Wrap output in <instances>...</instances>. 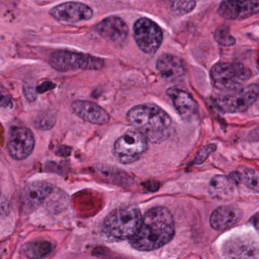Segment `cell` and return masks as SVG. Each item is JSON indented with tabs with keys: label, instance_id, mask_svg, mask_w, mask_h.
Masks as SVG:
<instances>
[{
	"label": "cell",
	"instance_id": "4316f807",
	"mask_svg": "<svg viewBox=\"0 0 259 259\" xmlns=\"http://www.w3.org/2000/svg\"><path fill=\"white\" fill-rule=\"evenodd\" d=\"M13 100L6 88L0 84V108L10 110L13 108Z\"/></svg>",
	"mask_w": 259,
	"mask_h": 259
},
{
	"label": "cell",
	"instance_id": "44dd1931",
	"mask_svg": "<svg viewBox=\"0 0 259 259\" xmlns=\"http://www.w3.org/2000/svg\"><path fill=\"white\" fill-rule=\"evenodd\" d=\"M233 181H240L251 190L259 193V171L246 169L242 171H236L231 175Z\"/></svg>",
	"mask_w": 259,
	"mask_h": 259
},
{
	"label": "cell",
	"instance_id": "d4e9b609",
	"mask_svg": "<svg viewBox=\"0 0 259 259\" xmlns=\"http://www.w3.org/2000/svg\"><path fill=\"white\" fill-rule=\"evenodd\" d=\"M172 10L178 15L190 13L196 6V0H169Z\"/></svg>",
	"mask_w": 259,
	"mask_h": 259
},
{
	"label": "cell",
	"instance_id": "9a60e30c",
	"mask_svg": "<svg viewBox=\"0 0 259 259\" xmlns=\"http://www.w3.org/2000/svg\"><path fill=\"white\" fill-rule=\"evenodd\" d=\"M167 94L171 99L175 109L183 119L190 121L197 115L199 111L197 102L189 93L178 88H170L167 90Z\"/></svg>",
	"mask_w": 259,
	"mask_h": 259
},
{
	"label": "cell",
	"instance_id": "83f0119b",
	"mask_svg": "<svg viewBox=\"0 0 259 259\" xmlns=\"http://www.w3.org/2000/svg\"><path fill=\"white\" fill-rule=\"evenodd\" d=\"M250 222L259 231V211L258 212L255 213V214L252 216V219H251Z\"/></svg>",
	"mask_w": 259,
	"mask_h": 259
},
{
	"label": "cell",
	"instance_id": "52a82bcc",
	"mask_svg": "<svg viewBox=\"0 0 259 259\" xmlns=\"http://www.w3.org/2000/svg\"><path fill=\"white\" fill-rule=\"evenodd\" d=\"M258 95L259 85L252 83L231 94L219 96L214 102L218 109L224 113H241L255 103Z\"/></svg>",
	"mask_w": 259,
	"mask_h": 259
},
{
	"label": "cell",
	"instance_id": "e0dca14e",
	"mask_svg": "<svg viewBox=\"0 0 259 259\" xmlns=\"http://www.w3.org/2000/svg\"><path fill=\"white\" fill-rule=\"evenodd\" d=\"M156 68L163 78L170 81L179 80L186 71L184 61L170 54L161 55L157 61Z\"/></svg>",
	"mask_w": 259,
	"mask_h": 259
},
{
	"label": "cell",
	"instance_id": "ba28073f",
	"mask_svg": "<svg viewBox=\"0 0 259 259\" xmlns=\"http://www.w3.org/2000/svg\"><path fill=\"white\" fill-rule=\"evenodd\" d=\"M226 259H259V239L251 234L229 237L222 247Z\"/></svg>",
	"mask_w": 259,
	"mask_h": 259
},
{
	"label": "cell",
	"instance_id": "603a6c76",
	"mask_svg": "<svg viewBox=\"0 0 259 259\" xmlns=\"http://www.w3.org/2000/svg\"><path fill=\"white\" fill-rule=\"evenodd\" d=\"M56 123V115L52 112H42L38 114L33 120V124L36 128L49 130Z\"/></svg>",
	"mask_w": 259,
	"mask_h": 259
},
{
	"label": "cell",
	"instance_id": "7402d4cb",
	"mask_svg": "<svg viewBox=\"0 0 259 259\" xmlns=\"http://www.w3.org/2000/svg\"><path fill=\"white\" fill-rule=\"evenodd\" d=\"M230 178L224 175L214 176L210 181L209 192L214 196H220L227 191L229 187Z\"/></svg>",
	"mask_w": 259,
	"mask_h": 259
},
{
	"label": "cell",
	"instance_id": "cb8c5ba5",
	"mask_svg": "<svg viewBox=\"0 0 259 259\" xmlns=\"http://www.w3.org/2000/svg\"><path fill=\"white\" fill-rule=\"evenodd\" d=\"M214 36L215 40L224 47H231L236 44L235 38L231 35L229 27L225 25L218 27Z\"/></svg>",
	"mask_w": 259,
	"mask_h": 259
},
{
	"label": "cell",
	"instance_id": "9c48e42d",
	"mask_svg": "<svg viewBox=\"0 0 259 259\" xmlns=\"http://www.w3.org/2000/svg\"><path fill=\"white\" fill-rule=\"evenodd\" d=\"M134 38L139 48L148 54L155 53L163 40L162 30L152 20L142 18L134 24Z\"/></svg>",
	"mask_w": 259,
	"mask_h": 259
},
{
	"label": "cell",
	"instance_id": "3957f363",
	"mask_svg": "<svg viewBox=\"0 0 259 259\" xmlns=\"http://www.w3.org/2000/svg\"><path fill=\"white\" fill-rule=\"evenodd\" d=\"M140 210L135 206H126L114 210L106 217L104 222L105 233L115 240H130L141 226Z\"/></svg>",
	"mask_w": 259,
	"mask_h": 259
},
{
	"label": "cell",
	"instance_id": "ac0fdd59",
	"mask_svg": "<svg viewBox=\"0 0 259 259\" xmlns=\"http://www.w3.org/2000/svg\"><path fill=\"white\" fill-rule=\"evenodd\" d=\"M241 218L240 208L233 205H223L213 211L210 217V225L214 229L222 231L238 223Z\"/></svg>",
	"mask_w": 259,
	"mask_h": 259
},
{
	"label": "cell",
	"instance_id": "5bb4252c",
	"mask_svg": "<svg viewBox=\"0 0 259 259\" xmlns=\"http://www.w3.org/2000/svg\"><path fill=\"white\" fill-rule=\"evenodd\" d=\"M71 107L77 116L91 124L102 125L107 124L110 120L109 113L101 106L92 102L77 100L72 103Z\"/></svg>",
	"mask_w": 259,
	"mask_h": 259
},
{
	"label": "cell",
	"instance_id": "6da1fadb",
	"mask_svg": "<svg viewBox=\"0 0 259 259\" xmlns=\"http://www.w3.org/2000/svg\"><path fill=\"white\" fill-rule=\"evenodd\" d=\"M175 233V221L170 211L165 207H155L144 214L140 229L130 239V243L137 250L148 252L168 243Z\"/></svg>",
	"mask_w": 259,
	"mask_h": 259
},
{
	"label": "cell",
	"instance_id": "7a4b0ae2",
	"mask_svg": "<svg viewBox=\"0 0 259 259\" xmlns=\"http://www.w3.org/2000/svg\"><path fill=\"white\" fill-rule=\"evenodd\" d=\"M129 124L151 140H160L168 134L172 121L162 109L152 104L139 105L127 112Z\"/></svg>",
	"mask_w": 259,
	"mask_h": 259
},
{
	"label": "cell",
	"instance_id": "ffe728a7",
	"mask_svg": "<svg viewBox=\"0 0 259 259\" xmlns=\"http://www.w3.org/2000/svg\"><path fill=\"white\" fill-rule=\"evenodd\" d=\"M96 171L101 175L106 180L112 183H115L117 184H131L133 181L132 178L125 173V171L120 170V169L115 168V167H110L109 165H99L96 166Z\"/></svg>",
	"mask_w": 259,
	"mask_h": 259
},
{
	"label": "cell",
	"instance_id": "4fadbf2b",
	"mask_svg": "<svg viewBox=\"0 0 259 259\" xmlns=\"http://www.w3.org/2000/svg\"><path fill=\"white\" fill-rule=\"evenodd\" d=\"M50 15L62 22L76 23L91 19L93 10L83 3L68 2L53 8Z\"/></svg>",
	"mask_w": 259,
	"mask_h": 259
},
{
	"label": "cell",
	"instance_id": "d6986e66",
	"mask_svg": "<svg viewBox=\"0 0 259 259\" xmlns=\"http://www.w3.org/2000/svg\"><path fill=\"white\" fill-rule=\"evenodd\" d=\"M53 243L48 240H36L26 243L23 246L24 255L30 259H44L53 252Z\"/></svg>",
	"mask_w": 259,
	"mask_h": 259
},
{
	"label": "cell",
	"instance_id": "8fae6325",
	"mask_svg": "<svg viewBox=\"0 0 259 259\" xmlns=\"http://www.w3.org/2000/svg\"><path fill=\"white\" fill-rule=\"evenodd\" d=\"M34 146V136L30 130L24 127H13L9 131L7 149L14 159H25L32 153Z\"/></svg>",
	"mask_w": 259,
	"mask_h": 259
},
{
	"label": "cell",
	"instance_id": "5b68a950",
	"mask_svg": "<svg viewBox=\"0 0 259 259\" xmlns=\"http://www.w3.org/2000/svg\"><path fill=\"white\" fill-rule=\"evenodd\" d=\"M50 64L59 71L74 70H100L105 65L103 59L91 55L75 53L68 50H59L52 53Z\"/></svg>",
	"mask_w": 259,
	"mask_h": 259
},
{
	"label": "cell",
	"instance_id": "2e32d148",
	"mask_svg": "<svg viewBox=\"0 0 259 259\" xmlns=\"http://www.w3.org/2000/svg\"><path fill=\"white\" fill-rule=\"evenodd\" d=\"M99 33L105 39L115 44H123L128 35V27L118 17L105 18L97 25Z\"/></svg>",
	"mask_w": 259,
	"mask_h": 259
},
{
	"label": "cell",
	"instance_id": "30bf717a",
	"mask_svg": "<svg viewBox=\"0 0 259 259\" xmlns=\"http://www.w3.org/2000/svg\"><path fill=\"white\" fill-rule=\"evenodd\" d=\"M53 186L45 181H33L27 184L20 200L21 214H30L36 211L51 195Z\"/></svg>",
	"mask_w": 259,
	"mask_h": 259
},
{
	"label": "cell",
	"instance_id": "277c9868",
	"mask_svg": "<svg viewBox=\"0 0 259 259\" xmlns=\"http://www.w3.org/2000/svg\"><path fill=\"white\" fill-rule=\"evenodd\" d=\"M252 77L249 68L241 63L216 64L211 70V77L214 87L222 91H234Z\"/></svg>",
	"mask_w": 259,
	"mask_h": 259
},
{
	"label": "cell",
	"instance_id": "8992f818",
	"mask_svg": "<svg viewBox=\"0 0 259 259\" xmlns=\"http://www.w3.org/2000/svg\"><path fill=\"white\" fill-rule=\"evenodd\" d=\"M148 149V139L140 131H128L115 141L113 152L121 164L138 161Z\"/></svg>",
	"mask_w": 259,
	"mask_h": 259
},
{
	"label": "cell",
	"instance_id": "484cf974",
	"mask_svg": "<svg viewBox=\"0 0 259 259\" xmlns=\"http://www.w3.org/2000/svg\"><path fill=\"white\" fill-rule=\"evenodd\" d=\"M217 149L215 144H209L200 149L192 161L191 164H200L203 163L210 155Z\"/></svg>",
	"mask_w": 259,
	"mask_h": 259
},
{
	"label": "cell",
	"instance_id": "7c38bea8",
	"mask_svg": "<svg viewBox=\"0 0 259 259\" xmlns=\"http://www.w3.org/2000/svg\"><path fill=\"white\" fill-rule=\"evenodd\" d=\"M227 20H244L259 13V0H222L218 9Z\"/></svg>",
	"mask_w": 259,
	"mask_h": 259
}]
</instances>
